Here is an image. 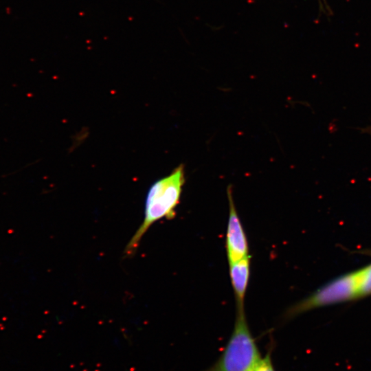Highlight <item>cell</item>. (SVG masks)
<instances>
[{"mask_svg": "<svg viewBox=\"0 0 371 371\" xmlns=\"http://www.w3.org/2000/svg\"><path fill=\"white\" fill-rule=\"evenodd\" d=\"M229 267L236 309H245V297L250 276V256L229 264Z\"/></svg>", "mask_w": 371, "mask_h": 371, "instance_id": "obj_5", "label": "cell"}, {"mask_svg": "<svg viewBox=\"0 0 371 371\" xmlns=\"http://www.w3.org/2000/svg\"><path fill=\"white\" fill-rule=\"evenodd\" d=\"M319 11L325 14L327 16H330L332 14V10L327 2V0H317Z\"/></svg>", "mask_w": 371, "mask_h": 371, "instance_id": "obj_7", "label": "cell"}, {"mask_svg": "<svg viewBox=\"0 0 371 371\" xmlns=\"http://www.w3.org/2000/svg\"><path fill=\"white\" fill-rule=\"evenodd\" d=\"M371 295V279L366 266L344 274L322 286L307 297L291 306L287 318L308 311L361 299Z\"/></svg>", "mask_w": 371, "mask_h": 371, "instance_id": "obj_2", "label": "cell"}, {"mask_svg": "<svg viewBox=\"0 0 371 371\" xmlns=\"http://www.w3.org/2000/svg\"><path fill=\"white\" fill-rule=\"evenodd\" d=\"M261 356L245 309H236L232 333L217 361L204 371H252Z\"/></svg>", "mask_w": 371, "mask_h": 371, "instance_id": "obj_3", "label": "cell"}, {"mask_svg": "<svg viewBox=\"0 0 371 371\" xmlns=\"http://www.w3.org/2000/svg\"><path fill=\"white\" fill-rule=\"evenodd\" d=\"M252 371H275L271 350L263 357L260 358Z\"/></svg>", "mask_w": 371, "mask_h": 371, "instance_id": "obj_6", "label": "cell"}, {"mask_svg": "<svg viewBox=\"0 0 371 371\" xmlns=\"http://www.w3.org/2000/svg\"><path fill=\"white\" fill-rule=\"evenodd\" d=\"M229 218L226 235V249L229 264L249 256L248 243L240 219L238 216L231 186L227 188Z\"/></svg>", "mask_w": 371, "mask_h": 371, "instance_id": "obj_4", "label": "cell"}, {"mask_svg": "<svg viewBox=\"0 0 371 371\" xmlns=\"http://www.w3.org/2000/svg\"><path fill=\"white\" fill-rule=\"evenodd\" d=\"M184 183V166L180 165L169 175L152 184L146 197L144 218L126 246V256L135 253L143 236L155 222L175 216Z\"/></svg>", "mask_w": 371, "mask_h": 371, "instance_id": "obj_1", "label": "cell"}, {"mask_svg": "<svg viewBox=\"0 0 371 371\" xmlns=\"http://www.w3.org/2000/svg\"><path fill=\"white\" fill-rule=\"evenodd\" d=\"M362 131H363V132H365V133H366H366H368V132H370V133H371V126H368L366 128L362 129Z\"/></svg>", "mask_w": 371, "mask_h": 371, "instance_id": "obj_8", "label": "cell"}]
</instances>
